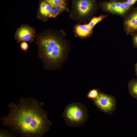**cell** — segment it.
Instances as JSON below:
<instances>
[{
  "mask_svg": "<svg viewBox=\"0 0 137 137\" xmlns=\"http://www.w3.org/2000/svg\"><path fill=\"white\" fill-rule=\"evenodd\" d=\"M43 105L31 97H21L18 103L11 102L8 105L9 113L1 118L2 125L21 137H42L52 125Z\"/></svg>",
  "mask_w": 137,
  "mask_h": 137,
  "instance_id": "obj_1",
  "label": "cell"
},
{
  "mask_svg": "<svg viewBox=\"0 0 137 137\" xmlns=\"http://www.w3.org/2000/svg\"><path fill=\"white\" fill-rule=\"evenodd\" d=\"M63 29L49 28L37 34L34 44L37 46L38 59L43 63V68L55 71L60 69L70 51V41L65 39Z\"/></svg>",
  "mask_w": 137,
  "mask_h": 137,
  "instance_id": "obj_2",
  "label": "cell"
},
{
  "mask_svg": "<svg viewBox=\"0 0 137 137\" xmlns=\"http://www.w3.org/2000/svg\"><path fill=\"white\" fill-rule=\"evenodd\" d=\"M70 18L75 21L85 24L94 16L99 7L97 0H71Z\"/></svg>",
  "mask_w": 137,
  "mask_h": 137,
  "instance_id": "obj_3",
  "label": "cell"
},
{
  "mask_svg": "<svg viewBox=\"0 0 137 137\" xmlns=\"http://www.w3.org/2000/svg\"><path fill=\"white\" fill-rule=\"evenodd\" d=\"M62 116L67 125L75 127L83 126L89 117L86 107L84 104L78 102L72 103L67 105Z\"/></svg>",
  "mask_w": 137,
  "mask_h": 137,
  "instance_id": "obj_4",
  "label": "cell"
},
{
  "mask_svg": "<svg viewBox=\"0 0 137 137\" xmlns=\"http://www.w3.org/2000/svg\"><path fill=\"white\" fill-rule=\"evenodd\" d=\"M98 3L101 10L107 13L124 18L133 7L126 0L120 1L116 0H105L99 1Z\"/></svg>",
  "mask_w": 137,
  "mask_h": 137,
  "instance_id": "obj_5",
  "label": "cell"
},
{
  "mask_svg": "<svg viewBox=\"0 0 137 137\" xmlns=\"http://www.w3.org/2000/svg\"><path fill=\"white\" fill-rule=\"evenodd\" d=\"M109 15L102 14L97 16H94L88 24H81L78 22L73 26V32L75 37L83 40L91 37L92 35L94 26L99 22L107 18Z\"/></svg>",
  "mask_w": 137,
  "mask_h": 137,
  "instance_id": "obj_6",
  "label": "cell"
},
{
  "mask_svg": "<svg viewBox=\"0 0 137 137\" xmlns=\"http://www.w3.org/2000/svg\"><path fill=\"white\" fill-rule=\"evenodd\" d=\"M94 105L101 111L110 115L116 108L115 97L100 92L98 97L92 100Z\"/></svg>",
  "mask_w": 137,
  "mask_h": 137,
  "instance_id": "obj_7",
  "label": "cell"
},
{
  "mask_svg": "<svg viewBox=\"0 0 137 137\" xmlns=\"http://www.w3.org/2000/svg\"><path fill=\"white\" fill-rule=\"evenodd\" d=\"M123 25L127 35L131 36L137 32V7H132L124 18Z\"/></svg>",
  "mask_w": 137,
  "mask_h": 137,
  "instance_id": "obj_8",
  "label": "cell"
},
{
  "mask_svg": "<svg viewBox=\"0 0 137 137\" xmlns=\"http://www.w3.org/2000/svg\"><path fill=\"white\" fill-rule=\"evenodd\" d=\"M36 33L34 27L28 24L22 25L15 32L14 37L17 43L23 42H32L36 37Z\"/></svg>",
  "mask_w": 137,
  "mask_h": 137,
  "instance_id": "obj_9",
  "label": "cell"
},
{
  "mask_svg": "<svg viewBox=\"0 0 137 137\" xmlns=\"http://www.w3.org/2000/svg\"><path fill=\"white\" fill-rule=\"evenodd\" d=\"M54 8L46 0L42 1L38 11L37 18L43 22H46L49 18V16Z\"/></svg>",
  "mask_w": 137,
  "mask_h": 137,
  "instance_id": "obj_10",
  "label": "cell"
},
{
  "mask_svg": "<svg viewBox=\"0 0 137 137\" xmlns=\"http://www.w3.org/2000/svg\"><path fill=\"white\" fill-rule=\"evenodd\" d=\"M70 10L68 8L67 3L62 5H60L54 8L53 11L49 16V18H56L62 12L65 11L69 12Z\"/></svg>",
  "mask_w": 137,
  "mask_h": 137,
  "instance_id": "obj_11",
  "label": "cell"
},
{
  "mask_svg": "<svg viewBox=\"0 0 137 137\" xmlns=\"http://www.w3.org/2000/svg\"><path fill=\"white\" fill-rule=\"evenodd\" d=\"M128 88L130 95L137 100V79H131L128 83Z\"/></svg>",
  "mask_w": 137,
  "mask_h": 137,
  "instance_id": "obj_12",
  "label": "cell"
},
{
  "mask_svg": "<svg viewBox=\"0 0 137 137\" xmlns=\"http://www.w3.org/2000/svg\"><path fill=\"white\" fill-rule=\"evenodd\" d=\"M100 92L98 89H93L90 90L87 95V97L93 100L97 98Z\"/></svg>",
  "mask_w": 137,
  "mask_h": 137,
  "instance_id": "obj_13",
  "label": "cell"
},
{
  "mask_svg": "<svg viewBox=\"0 0 137 137\" xmlns=\"http://www.w3.org/2000/svg\"><path fill=\"white\" fill-rule=\"evenodd\" d=\"M16 135L11 130L0 129V137H15Z\"/></svg>",
  "mask_w": 137,
  "mask_h": 137,
  "instance_id": "obj_14",
  "label": "cell"
},
{
  "mask_svg": "<svg viewBox=\"0 0 137 137\" xmlns=\"http://www.w3.org/2000/svg\"><path fill=\"white\" fill-rule=\"evenodd\" d=\"M54 8L67 3L65 0H46Z\"/></svg>",
  "mask_w": 137,
  "mask_h": 137,
  "instance_id": "obj_15",
  "label": "cell"
},
{
  "mask_svg": "<svg viewBox=\"0 0 137 137\" xmlns=\"http://www.w3.org/2000/svg\"><path fill=\"white\" fill-rule=\"evenodd\" d=\"M20 48L23 51L26 53L29 48V45L26 42H22L20 44Z\"/></svg>",
  "mask_w": 137,
  "mask_h": 137,
  "instance_id": "obj_16",
  "label": "cell"
},
{
  "mask_svg": "<svg viewBox=\"0 0 137 137\" xmlns=\"http://www.w3.org/2000/svg\"><path fill=\"white\" fill-rule=\"evenodd\" d=\"M132 36V40L134 48H137V32L133 34Z\"/></svg>",
  "mask_w": 137,
  "mask_h": 137,
  "instance_id": "obj_17",
  "label": "cell"
},
{
  "mask_svg": "<svg viewBox=\"0 0 137 137\" xmlns=\"http://www.w3.org/2000/svg\"><path fill=\"white\" fill-rule=\"evenodd\" d=\"M126 1L129 4L132 6L137 1V0H126Z\"/></svg>",
  "mask_w": 137,
  "mask_h": 137,
  "instance_id": "obj_18",
  "label": "cell"
},
{
  "mask_svg": "<svg viewBox=\"0 0 137 137\" xmlns=\"http://www.w3.org/2000/svg\"><path fill=\"white\" fill-rule=\"evenodd\" d=\"M134 67L135 71V75L137 77V63L135 64Z\"/></svg>",
  "mask_w": 137,
  "mask_h": 137,
  "instance_id": "obj_19",
  "label": "cell"
},
{
  "mask_svg": "<svg viewBox=\"0 0 137 137\" xmlns=\"http://www.w3.org/2000/svg\"><path fill=\"white\" fill-rule=\"evenodd\" d=\"M116 0L120 1H123L125 0Z\"/></svg>",
  "mask_w": 137,
  "mask_h": 137,
  "instance_id": "obj_20",
  "label": "cell"
}]
</instances>
